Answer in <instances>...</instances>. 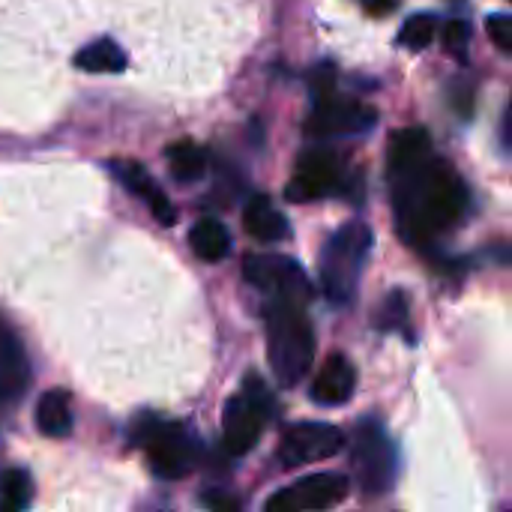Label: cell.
<instances>
[{"label": "cell", "mask_w": 512, "mask_h": 512, "mask_svg": "<svg viewBox=\"0 0 512 512\" xmlns=\"http://www.w3.org/2000/svg\"><path fill=\"white\" fill-rule=\"evenodd\" d=\"M390 183L396 222L411 246L432 243L441 231L453 228L465 216L468 189L462 177L435 156L420 171L396 177Z\"/></svg>", "instance_id": "6da1fadb"}, {"label": "cell", "mask_w": 512, "mask_h": 512, "mask_svg": "<svg viewBox=\"0 0 512 512\" xmlns=\"http://www.w3.org/2000/svg\"><path fill=\"white\" fill-rule=\"evenodd\" d=\"M267 360L282 387H297L315 366V330L300 306L270 303L264 312Z\"/></svg>", "instance_id": "7a4b0ae2"}, {"label": "cell", "mask_w": 512, "mask_h": 512, "mask_svg": "<svg viewBox=\"0 0 512 512\" xmlns=\"http://www.w3.org/2000/svg\"><path fill=\"white\" fill-rule=\"evenodd\" d=\"M372 228L366 222L342 225L321 252V291L330 303H351L372 252Z\"/></svg>", "instance_id": "3957f363"}, {"label": "cell", "mask_w": 512, "mask_h": 512, "mask_svg": "<svg viewBox=\"0 0 512 512\" xmlns=\"http://www.w3.org/2000/svg\"><path fill=\"white\" fill-rule=\"evenodd\" d=\"M351 474L357 486L378 498L387 495L399 477V453L387 429L375 420H363L351 438Z\"/></svg>", "instance_id": "277c9868"}, {"label": "cell", "mask_w": 512, "mask_h": 512, "mask_svg": "<svg viewBox=\"0 0 512 512\" xmlns=\"http://www.w3.org/2000/svg\"><path fill=\"white\" fill-rule=\"evenodd\" d=\"M135 441L144 447L153 474L162 480H180L195 468L198 447L180 423L144 417L135 426Z\"/></svg>", "instance_id": "5b68a950"}, {"label": "cell", "mask_w": 512, "mask_h": 512, "mask_svg": "<svg viewBox=\"0 0 512 512\" xmlns=\"http://www.w3.org/2000/svg\"><path fill=\"white\" fill-rule=\"evenodd\" d=\"M270 411H273V399H270L264 381L246 378L243 390L234 393L225 405V417H222L225 450L231 456H246L258 444Z\"/></svg>", "instance_id": "8992f818"}, {"label": "cell", "mask_w": 512, "mask_h": 512, "mask_svg": "<svg viewBox=\"0 0 512 512\" xmlns=\"http://www.w3.org/2000/svg\"><path fill=\"white\" fill-rule=\"evenodd\" d=\"M243 276L249 285L264 291L270 303H288L303 309L312 297V282L306 270L288 255H273V252L249 255L243 261Z\"/></svg>", "instance_id": "52a82bcc"}, {"label": "cell", "mask_w": 512, "mask_h": 512, "mask_svg": "<svg viewBox=\"0 0 512 512\" xmlns=\"http://www.w3.org/2000/svg\"><path fill=\"white\" fill-rule=\"evenodd\" d=\"M345 435L330 423H297L285 429L279 441V465L282 468H303L315 462H327L345 450Z\"/></svg>", "instance_id": "ba28073f"}, {"label": "cell", "mask_w": 512, "mask_h": 512, "mask_svg": "<svg viewBox=\"0 0 512 512\" xmlns=\"http://www.w3.org/2000/svg\"><path fill=\"white\" fill-rule=\"evenodd\" d=\"M375 126V111L354 99H330L324 96L312 117L306 120V132L312 138H336V135H360Z\"/></svg>", "instance_id": "9c48e42d"}, {"label": "cell", "mask_w": 512, "mask_h": 512, "mask_svg": "<svg viewBox=\"0 0 512 512\" xmlns=\"http://www.w3.org/2000/svg\"><path fill=\"white\" fill-rule=\"evenodd\" d=\"M339 183H342V177H339L336 156L327 153V150H309V153L300 156L297 174L288 183L285 195H288V201L309 204V201H318V198L333 195L339 189Z\"/></svg>", "instance_id": "30bf717a"}, {"label": "cell", "mask_w": 512, "mask_h": 512, "mask_svg": "<svg viewBox=\"0 0 512 512\" xmlns=\"http://www.w3.org/2000/svg\"><path fill=\"white\" fill-rule=\"evenodd\" d=\"M111 174L123 183V189H126L129 195L141 198V201L150 207V213H153V219H156L159 225H174L177 213H174L168 195L156 186V180L147 174L144 165L129 162V159H117V162H111Z\"/></svg>", "instance_id": "8fae6325"}, {"label": "cell", "mask_w": 512, "mask_h": 512, "mask_svg": "<svg viewBox=\"0 0 512 512\" xmlns=\"http://www.w3.org/2000/svg\"><path fill=\"white\" fill-rule=\"evenodd\" d=\"M357 390V369L345 354H330L312 381V399L324 408L345 405Z\"/></svg>", "instance_id": "7c38bea8"}, {"label": "cell", "mask_w": 512, "mask_h": 512, "mask_svg": "<svg viewBox=\"0 0 512 512\" xmlns=\"http://www.w3.org/2000/svg\"><path fill=\"white\" fill-rule=\"evenodd\" d=\"M288 492L300 512H324L348 498V480L342 474H309L288 486Z\"/></svg>", "instance_id": "4fadbf2b"}, {"label": "cell", "mask_w": 512, "mask_h": 512, "mask_svg": "<svg viewBox=\"0 0 512 512\" xmlns=\"http://www.w3.org/2000/svg\"><path fill=\"white\" fill-rule=\"evenodd\" d=\"M387 156H390V180L420 171L432 159L429 132L426 129H417V126L399 129L390 138V153Z\"/></svg>", "instance_id": "5bb4252c"}, {"label": "cell", "mask_w": 512, "mask_h": 512, "mask_svg": "<svg viewBox=\"0 0 512 512\" xmlns=\"http://www.w3.org/2000/svg\"><path fill=\"white\" fill-rule=\"evenodd\" d=\"M27 357L18 339L0 324V399H15L27 387Z\"/></svg>", "instance_id": "9a60e30c"}, {"label": "cell", "mask_w": 512, "mask_h": 512, "mask_svg": "<svg viewBox=\"0 0 512 512\" xmlns=\"http://www.w3.org/2000/svg\"><path fill=\"white\" fill-rule=\"evenodd\" d=\"M243 225L249 231V237H255L258 243H279L288 237V219L264 198H252L246 213H243Z\"/></svg>", "instance_id": "2e32d148"}, {"label": "cell", "mask_w": 512, "mask_h": 512, "mask_svg": "<svg viewBox=\"0 0 512 512\" xmlns=\"http://www.w3.org/2000/svg\"><path fill=\"white\" fill-rule=\"evenodd\" d=\"M189 246L201 261H222L231 252V234L219 219H198L189 231Z\"/></svg>", "instance_id": "e0dca14e"}, {"label": "cell", "mask_w": 512, "mask_h": 512, "mask_svg": "<svg viewBox=\"0 0 512 512\" xmlns=\"http://www.w3.org/2000/svg\"><path fill=\"white\" fill-rule=\"evenodd\" d=\"M36 429L48 438H66L72 432V408L63 390H48L36 405Z\"/></svg>", "instance_id": "ac0fdd59"}, {"label": "cell", "mask_w": 512, "mask_h": 512, "mask_svg": "<svg viewBox=\"0 0 512 512\" xmlns=\"http://www.w3.org/2000/svg\"><path fill=\"white\" fill-rule=\"evenodd\" d=\"M75 66L84 69V72H123L126 69V54L117 42L111 39H99V42H90L84 45L78 54H75Z\"/></svg>", "instance_id": "d6986e66"}, {"label": "cell", "mask_w": 512, "mask_h": 512, "mask_svg": "<svg viewBox=\"0 0 512 512\" xmlns=\"http://www.w3.org/2000/svg\"><path fill=\"white\" fill-rule=\"evenodd\" d=\"M165 156H168V168H171L174 180H180V183H195L207 171V153L198 144H192V141L171 144L165 150Z\"/></svg>", "instance_id": "ffe728a7"}, {"label": "cell", "mask_w": 512, "mask_h": 512, "mask_svg": "<svg viewBox=\"0 0 512 512\" xmlns=\"http://www.w3.org/2000/svg\"><path fill=\"white\" fill-rule=\"evenodd\" d=\"M33 498V483L24 471H6L0 480V501L3 512H24Z\"/></svg>", "instance_id": "44dd1931"}, {"label": "cell", "mask_w": 512, "mask_h": 512, "mask_svg": "<svg viewBox=\"0 0 512 512\" xmlns=\"http://www.w3.org/2000/svg\"><path fill=\"white\" fill-rule=\"evenodd\" d=\"M408 315L411 312H408L405 294L393 291V294H387V300L378 309V327L387 330V333H402V330H408Z\"/></svg>", "instance_id": "7402d4cb"}, {"label": "cell", "mask_w": 512, "mask_h": 512, "mask_svg": "<svg viewBox=\"0 0 512 512\" xmlns=\"http://www.w3.org/2000/svg\"><path fill=\"white\" fill-rule=\"evenodd\" d=\"M432 39H435V21H432V15H411L402 24V30H399V42L408 45V48H414V51H423Z\"/></svg>", "instance_id": "603a6c76"}, {"label": "cell", "mask_w": 512, "mask_h": 512, "mask_svg": "<svg viewBox=\"0 0 512 512\" xmlns=\"http://www.w3.org/2000/svg\"><path fill=\"white\" fill-rule=\"evenodd\" d=\"M468 42H471V24H468L465 18L447 21V27H444V45H447L456 57H465Z\"/></svg>", "instance_id": "cb8c5ba5"}, {"label": "cell", "mask_w": 512, "mask_h": 512, "mask_svg": "<svg viewBox=\"0 0 512 512\" xmlns=\"http://www.w3.org/2000/svg\"><path fill=\"white\" fill-rule=\"evenodd\" d=\"M201 504L207 507V512H243V504L237 495L225 492V489H207L201 495Z\"/></svg>", "instance_id": "d4e9b609"}, {"label": "cell", "mask_w": 512, "mask_h": 512, "mask_svg": "<svg viewBox=\"0 0 512 512\" xmlns=\"http://www.w3.org/2000/svg\"><path fill=\"white\" fill-rule=\"evenodd\" d=\"M486 27H489L492 42H495L501 51L512 54V15H492V18L486 21Z\"/></svg>", "instance_id": "484cf974"}, {"label": "cell", "mask_w": 512, "mask_h": 512, "mask_svg": "<svg viewBox=\"0 0 512 512\" xmlns=\"http://www.w3.org/2000/svg\"><path fill=\"white\" fill-rule=\"evenodd\" d=\"M267 512H300V507L294 504L291 492H288V489H282V492H276V495L267 501Z\"/></svg>", "instance_id": "4316f807"}, {"label": "cell", "mask_w": 512, "mask_h": 512, "mask_svg": "<svg viewBox=\"0 0 512 512\" xmlns=\"http://www.w3.org/2000/svg\"><path fill=\"white\" fill-rule=\"evenodd\" d=\"M504 141L512 147V105L510 111H507V123H504Z\"/></svg>", "instance_id": "83f0119b"}]
</instances>
